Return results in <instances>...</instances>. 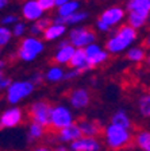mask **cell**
<instances>
[{
  "mask_svg": "<svg viewBox=\"0 0 150 151\" xmlns=\"http://www.w3.org/2000/svg\"><path fill=\"white\" fill-rule=\"evenodd\" d=\"M11 78H8V77H4L3 80H0V92L1 91H6L7 88L9 86V84H11Z\"/></svg>",
  "mask_w": 150,
  "mask_h": 151,
  "instance_id": "obj_36",
  "label": "cell"
},
{
  "mask_svg": "<svg viewBox=\"0 0 150 151\" xmlns=\"http://www.w3.org/2000/svg\"><path fill=\"white\" fill-rule=\"evenodd\" d=\"M68 31V27L66 26H59V24H51L42 32V41H47V42H53L57 41L59 38H62L64 35Z\"/></svg>",
  "mask_w": 150,
  "mask_h": 151,
  "instance_id": "obj_18",
  "label": "cell"
},
{
  "mask_svg": "<svg viewBox=\"0 0 150 151\" xmlns=\"http://www.w3.org/2000/svg\"><path fill=\"white\" fill-rule=\"evenodd\" d=\"M127 26L138 31L143 28L150 16V0H128L125 7Z\"/></svg>",
  "mask_w": 150,
  "mask_h": 151,
  "instance_id": "obj_2",
  "label": "cell"
},
{
  "mask_svg": "<svg viewBox=\"0 0 150 151\" xmlns=\"http://www.w3.org/2000/svg\"><path fill=\"white\" fill-rule=\"evenodd\" d=\"M28 81L31 82L33 85H41V84H43V81H45V78H43V73H39V72H37V73H34V74L31 76V78L28 80Z\"/></svg>",
  "mask_w": 150,
  "mask_h": 151,
  "instance_id": "obj_32",
  "label": "cell"
},
{
  "mask_svg": "<svg viewBox=\"0 0 150 151\" xmlns=\"http://www.w3.org/2000/svg\"><path fill=\"white\" fill-rule=\"evenodd\" d=\"M75 123V115L72 109L65 104H57L51 105L49 115V127H51L56 131L65 128Z\"/></svg>",
  "mask_w": 150,
  "mask_h": 151,
  "instance_id": "obj_6",
  "label": "cell"
},
{
  "mask_svg": "<svg viewBox=\"0 0 150 151\" xmlns=\"http://www.w3.org/2000/svg\"><path fill=\"white\" fill-rule=\"evenodd\" d=\"M91 103V94L85 88H76L69 94V105L70 109H84Z\"/></svg>",
  "mask_w": 150,
  "mask_h": 151,
  "instance_id": "obj_12",
  "label": "cell"
},
{
  "mask_svg": "<svg viewBox=\"0 0 150 151\" xmlns=\"http://www.w3.org/2000/svg\"><path fill=\"white\" fill-rule=\"evenodd\" d=\"M78 76H80V73L77 72V70H73V69H70V70H68V72H65L64 73V80H75V78H77Z\"/></svg>",
  "mask_w": 150,
  "mask_h": 151,
  "instance_id": "obj_34",
  "label": "cell"
},
{
  "mask_svg": "<svg viewBox=\"0 0 150 151\" xmlns=\"http://www.w3.org/2000/svg\"><path fill=\"white\" fill-rule=\"evenodd\" d=\"M23 122V111L19 107H9L0 115V124L3 128H14Z\"/></svg>",
  "mask_w": 150,
  "mask_h": 151,
  "instance_id": "obj_11",
  "label": "cell"
},
{
  "mask_svg": "<svg viewBox=\"0 0 150 151\" xmlns=\"http://www.w3.org/2000/svg\"><path fill=\"white\" fill-rule=\"evenodd\" d=\"M35 86L28 81V80H19V81H12L9 86L6 89V100L12 107H16V104L31 96Z\"/></svg>",
  "mask_w": 150,
  "mask_h": 151,
  "instance_id": "obj_5",
  "label": "cell"
},
{
  "mask_svg": "<svg viewBox=\"0 0 150 151\" xmlns=\"http://www.w3.org/2000/svg\"><path fill=\"white\" fill-rule=\"evenodd\" d=\"M54 151H68V147H65V146H58Z\"/></svg>",
  "mask_w": 150,
  "mask_h": 151,
  "instance_id": "obj_40",
  "label": "cell"
},
{
  "mask_svg": "<svg viewBox=\"0 0 150 151\" xmlns=\"http://www.w3.org/2000/svg\"><path fill=\"white\" fill-rule=\"evenodd\" d=\"M16 22H19V18L15 14H7V15H4L3 18L0 19V26L9 28V26H14Z\"/></svg>",
  "mask_w": 150,
  "mask_h": 151,
  "instance_id": "obj_30",
  "label": "cell"
},
{
  "mask_svg": "<svg viewBox=\"0 0 150 151\" xmlns=\"http://www.w3.org/2000/svg\"><path fill=\"white\" fill-rule=\"evenodd\" d=\"M109 124L120 127V128H125V129H130L133 127L131 117L128 116V113L126 112L125 109L116 111L112 116H111V123H109Z\"/></svg>",
  "mask_w": 150,
  "mask_h": 151,
  "instance_id": "obj_20",
  "label": "cell"
},
{
  "mask_svg": "<svg viewBox=\"0 0 150 151\" xmlns=\"http://www.w3.org/2000/svg\"><path fill=\"white\" fill-rule=\"evenodd\" d=\"M50 108H51V105L45 100H37L31 103L30 108H28V116H30L31 123H35L43 128H47L49 127Z\"/></svg>",
  "mask_w": 150,
  "mask_h": 151,
  "instance_id": "obj_8",
  "label": "cell"
},
{
  "mask_svg": "<svg viewBox=\"0 0 150 151\" xmlns=\"http://www.w3.org/2000/svg\"><path fill=\"white\" fill-rule=\"evenodd\" d=\"M96 32L87 27H73L68 32V42L75 49H85L92 43H96Z\"/></svg>",
  "mask_w": 150,
  "mask_h": 151,
  "instance_id": "obj_7",
  "label": "cell"
},
{
  "mask_svg": "<svg viewBox=\"0 0 150 151\" xmlns=\"http://www.w3.org/2000/svg\"><path fill=\"white\" fill-rule=\"evenodd\" d=\"M78 128H80V132H81V136H85V138H96L100 134V127L97 123L92 122V120H80L77 123Z\"/></svg>",
  "mask_w": 150,
  "mask_h": 151,
  "instance_id": "obj_19",
  "label": "cell"
},
{
  "mask_svg": "<svg viewBox=\"0 0 150 151\" xmlns=\"http://www.w3.org/2000/svg\"><path fill=\"white\" fill-rule=\"evenodd\" d=\"M96 28L99 30V31H101V32H108V31H111V28H109L107 24H104L103 22H100L99 19H97V22H96Z\"/></svg>",
  "mask_w": 150,
  "mask_h": 151,
  "instance_id": "obj_35",
  "label": "cell"
},
{
  "mask_svg": "<svg viewBox=\"0 0 150 151\" xmlns=\"http://www.w3.org/2000/svg\"><path fill=\"white\" fill-rule=\"evenodd\" d=\"M45 132H46V128L43 127L38 126L35 123H30L27 127V138L28 142H35V140H39V139L43 138Z\"/></svg>",
  "mask_w": 150,
  "mask_h": 151,
  "instance_id": "obj_25",
  "label": "cell"
},
{
  "mask_svg": "<svg viewBox=\"0 0 150 151\" xmlns=\"http://www.w3.org/2000/svg\"><path fill=\"white\" fill-rule=\"evenodd\" d=\"M6 65H7V62L4 60H0V72H3V69L6 68Z\"/></svg>",
  "mask_w": 150,
  "mask_h": 151,
  "instance_id": "obj_38",
  "label": "cell"
},
{
  "mask_svg": "<svg viewBox=\"0 0 150 151\" xmlns=\"http://www.w3.org/2000/svg\"><path fill=\"white\" fill-rule=\"evenodd\" d=\"M69 65H70V68L73 70H77L80 74L92 69L91 66H89V63H88L87 57H85V53L83 49H76L70 61H69Z\"/></svg>",
  "mask_w": 150,
  "mask_h": 151,
  "instance_id": "obj_16",
  "label": "cell"
},
{
  "mask_svg": "<svg viewBox=\"0 0 150 151\" xmlns=\"http://www.w3.org/2000/svg\"><path fill=\"white\" fill-rule=\"evenodd\" d=\"M137 38L138 31L127 24H122L108 37L104 50L108 54H120L123 51H127L135 43Z\"/></svg>",
  "mask_w": 150,
  "mask_h": 151,
  "instance_id": "obj_1",
  "label": "cell"
},
{
  "mask_svg": "<svg viewBox=\"0 0 150 151\" xmlns=\"http://www.w3.org/2000/svg\"><path fill=\"white\" fill-rule=\"evenodd\" d=\"M26 31H27V26H26L25 22H16L15 24L11 28V34L15 38H22L25 37Z\"/></svg>",
  "mask_w": 150,
  "mask_h": 151,
  "instance_id": "obj_29",
  "label": "cell"
},
{
  "mask_svg": "<svg viewBox=\"0 0 150 151\" xmlns=\"http://www.w3.org/2000/svg\"><path fill=\"white\" fill-rule=\"evenodd\" d=\"M37 3L43 12L51 11L53 8H56V7H54V0H37Z\"/></svg>",
  "mask_w": 150,
  "mask_h": 151,
  "instance_id": "obj_31",
  "label": "cell"
},
{
  "mask_svg": "<svg viewBox=\"0 0 150 151\" xmlns=\"http://www.w3.org/2000/svg\"><path fill=\"white\" fill-rule=\"evenodd\" d=\"M80 7H81V3L77 1V0H66L62 6L57 8V16L66 19L75 12H77Z\"/></svg>",
  "mask_w": 150,
  "mask_h": 151,
  "instance_id": "obj_21",
  "label": "cell"
},
{
  "mask_svg": "<svg viewBox=\"0 0 150 151\" xmlns=\"http://www.w3.org/2000/svg\"><path fill=\"white\" fill-rule=\"evenodd\" d=\"M88 16H89V14H88L87 11H84V9H78L77 12H75L73 15H70L69 18L65 19V26H68V24H70V26L80 24V23H83L84 20H87Z\"/></svg>",
  "mask_w": 150,
  "mask_h": 151,
  "instance_id": "obj_27",
  "label": "cell"
},
{
  "mask_svg": "<svg viewBox=\"0 0 150 151\" xmlns=\"http://www.w3.org/2000/svg\"><path fill=\"white\" fill-rule=\"evenodd\" d=\"M138 112L142 117H150V96L147 93L142 94L138 100Z\"/></svg>",
  "mask_w": 150,
  "mask_h": 151,
  "instance_id": "obj_26",
  "label": "cell"
},
{
  "mask_svg": "<svg viewBox=\"0 0 150 151\" xmlns=\"http://www.w3.org/2000/svg\"><path fill=\"white\" fill-rule=\"evenodd\" d=\"M4 77H6V76H4V73H3V72H0V80H3Z\"/></svg>",
  "mask_w": 150,
  "mask_h": 151,
  "instance_id": "obj_41",
  "label": "cell"
},
{
  "mask_svg": "<svg viewBox=\"0 0 150 151\" xmlns=\"http://www.w3.org/2000/svg\"><path fill=\"white\" fill-rule=\"evenodd\" d=\"M7 4H8V3H7L6 0H0V11H1L3 8H6Z\"/></svg>",
  "mask_w": 150,
  "mask_h": 151,
  "instance_id": "obj_39",
  "label": "cell"
},
{
  "mask_svg": "<svg viewBox=\"0 0 150 151\" xmlns=\"http://www.w3.org/2000/svg\"><path fill=\"white\" fill-rule=\"evenodd\" d=\"M43 51H45V42L41 38H35L28 35V37H25L20 41L18 50H16V55L23 62H33Z\"/></svg>",
  "mask_w": 150,
  "mask_h": 151,
  "instance_id": "obj_4",
  "label": "cell"
},
{
  "mask_svg": "<svg viewBox=\"0 0 150 151\" xmlns=\"http://www.w3.org/2000/svg\"><path fill=\"white\" fill-rule=\"evenodd\" d=\"M64 73H65V70L62 66L53 65L43 73V78L47 82H59L64 80Z\"/></svg>",
  "mask_w": 150,
  "mask_h": 151,
  "instance_id": "obj_22",
  "label": "cell"
},
{
  "mask_svg": "<svg viewBox=\"0 0 150 151\" xmlns=\"http://www.w3.org/2000/svg\"><path fill=\"white\" fill-rule=\"evenodd\" d=\"M69 151H101V143L97 138H85L81 136L77 140L68 145Z\"/></svg>",
  "mask_w": 150,
  "mask_h": 151,
  "instance_id": "obj_14",
  "label": "cell"
},
{
  "mask_svg": "<svg viewBox=\"0 0 150 151\" xmlns=\"http://www.w3.org/2000/svg\"><path fill=\"white\" fill-rule=\"evenodd\" d=\"M99 20L107 24L109 28L115 27V26H122L123 20H126V11L123 7L119 6L108 7L100 14Z\"/></svg>",
  "mask_w": 150,
  "mask_h": 151,
  "instance_id": "obj_9",
  "label": "cell"
},
{
  "mask_svg": "<svg viewBox=\"0 0 150 151\" xmlns=\"http://www.w3.org/2000/svg\"><path fill=\"white\" fill-rule=\"evenodd\" d=\"M126 57L127 60L133 63H139L146 58V51H145L143 47L141 46H131L126 51Z\"/></svg>",
  "mask_w": 150,
  "mask_h": 151,
  "instance_id": "obj_24",
  "label": "cell"
},
{
  "mask_svg": "<svg viewBox=\"0 0 150 151\" xmlns=\"http://www.w3.org/2000/svg\"><path fill=\"white\" fill-rule=\"evenodd\" d=\"M20 15H22V18L25 19V20H27V22L35 23L37 20L43 18L45 12L39 8L37 0H27V1H25V3L22 4V7H20Z\"/></svg>",
  "mask_w": 150,
  "mask_h": 151,
  "instance_id": "obj_13",
  "label": "cell"
},
{
  "mask_svg": "<svg viewBox=\"0 0 150 151\" xmlns=\"http://www.w3.org/2000/svg\"><path fill=\"white\" fill-rule=\"evenodd\" d=\"M0 53H1V49H0Z\"/></svg>",
  "mask_w": 150,
  "mask_h": 151,
  "instance_id": "obj_43",
  "label": "cell"
},
{
  "mask_svg": "<svg viewBox=\"0 0 150 151\" xmlns=\"http://www.w3.org/2000/svg\"><path fill=\"white\" fill-rule=\"evenodd\" d=\"M75 47L72 45H65V46H61V47H57L56 53H54V62L56 65L58 66H62V65H69V61L72 58L73 53H75Z\"/></svg>",
  "mask_w": 150,
  "mask_h": 151,
  "instance_id": "obj_17",
  "label": "cell"
},
{
  "mask_svg": "<svg viewBox=\"0 0 150 151\" xmlns=\"http://www.w3.org/2000/svg\"><path fill=\"white\" fill-rule=\"evenodd\" d=\"M78 138H81V132H80V128H78L77 123H72L70 126L57 131V139H58V142H61V143L70 145L72 142L77 140Z\"/></svg>",
  "mask_w": 150,
  "mask_h": 151,
  "instance_id": "obj_15",
  "label": "cell"
},
{
  "mask_svg": "<svg viewBox=\"0 0 150 151\" xmlns=\"http://www.w3.org/2000/svg\"><path fill=\"white\" fill-rule=\"evenodd\" d=\"M31 151H50V150H49V148L46 147V146H38V147L33 148Z\"/></svg>",
  "mask_w": 150,
  "mask_h": 151,
  "instance_id": "obj_37",
  "label": "cell"
},
{
  "mask_svg": "<svg viewBox=\"0 0 150 151\" xmlns=\"http://www.w3.org/2000/svg\"><path fill=\"white\" fill-rule=\"evenodd\" d=\"M134 143L141 151H150V132L147 129H139L134 135Z\"/></svg>",
  "mask_w": 150,
  "mask_h": 151,
  "instance_id": "obj_23",
  "label": "cell"
},
{
  "mask_svg": "<svg viewBox=\"0 0 150 151\" xmlns=\"http://www.w3.org/2000/svg\"><path fill=\"white\" fill-rule=\"evenodd\" d=\"M0 129H3V127H1V124H0Z\"/></svg>",
  "mask_w": 150,
  "mask_h": 151,
  "instance_id": "obj_42",
  "label": "cell"
},
{
  "mask_svg": "<svg viewBox=\"0 0 150 151\" xmlns=\"http://www.w3.org/2000/svg\"><path fill=\"white\" fill-rule=\"evenodd\" d=\"M38 24V27L41 28L42 31H45L47 27H49L50 24H51V18H47V16H43V18H41L39 20H37L35 22Z\"/></svg>",
  "mask_w": 150,
  "mask_h": 151,
  "instance_id": "obj_33",
  "label": "cell"
},
{
  "mask_svg": "<svg viewBox=\"0 0 150 151\" xmlns=\"http://www.w3.org/2000/svg\"><path fill=\"white\" fill-rule=\"evenodd\" d=\"M12 39V34H11V28L3 27L0 26V49L6 45H8Z\"/></svg>",
  "mask_w": 150,
  "mask_h": 151,
  "instance_id": "obj_28",
  "label": "cell"
},
{
  "mask_svg": "<svg viewBox=\"0 0 150 151\" xmlns=\"http://www.w3.org/2000/svg\"><path fill=\"white\" fill-rule=\"evenodd\" d=\"M83 50H84L87 61L91 68L101 65V63H104L108 60V53L99 43H92L89 46H87L85 49H83Z\"/></svg>",
  "mask_w": 150,
  "mask_h": 151,
  "instance_id": "obj_10",
  "label": "cell"
},
{
  "mask_svg": "<svg viewBox=\"0 0 150 151\" xmlns=\"http://www.w3.org/2000/svg\"><path fill=\"white\" fill-rule=\"evenodd\" d=\"M103 136L106 146L111 150H122V148L127 147L133 140V135L130 129L120 128V127L112 126V124L106 126L103 131Z\"/></svg>",
  "mask_w": 150,
  "mask_h": 151,
  "instance_id": "obj_3",
  "label": "cell"
}]
</instances>
